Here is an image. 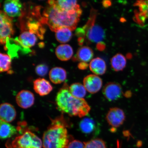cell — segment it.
<instances>
[{
  "mask_svg": "<svg viewBox=\"0 0 148 148\" xmlns=\"http://www.w3.org/2000/svg\"><path fill=\"white\" fill-rule=\"evenodd\" d=\"M82 12L80 6L73 10L66 11L49 4L44 9L41 22L47 25L53 32L63 28L72 31L76 28Z\"/></svg>",
  "mask_w": 148,
  "mask_h": 148,
  "instance_id": "obj_1",
  "label": "cell"
},
{
  "mask_svg": "<svg viewBox=\"0 0 148 148\" xmlns=\"http://www.w3.org/2000/svg\"><path fill=\"white\" fill-rule=\"evenodd\" d=\"M56 102L60 112L70 116L83 117L88 115L90 110V107L84 99H78L72 95L66 83L57 93Z\"/></svg>",
  "mask_w": 148,
  "mask_h": 148,
  "instance_id": "obj_2",
  "label": "cell"
},
{
  "mask_svg": "<svg viewBox=\"0 0 148 148\" xmlns=\"http://www.w3.org/2000/svg\"><path fill=\"white\" fill-rule=\"evenodd\" d=\"M64 118L60 116L52 120L42 137L44 148H68L70 137Z\"/></svg>",
  "mask_w": 148,
  "mask_h": 148,
  "instance_id": "obj_3",
  "label": "cell"
},
{
  "mask_svg": "<svg viewBox=\"0 0 148 148\" xmlns=\"http://www.w3.org/2000/svg\"><path fill=\"white\" fill-rule=\"evenodd\" d=\"M42 142L40 139L33 133L27 131L13 140L11 145H7L8 148H41Z\"/></svg>",
  "mask_w": 148,
  "mask_h": 148,
  "instance_id": "obj_4",
  "label": "cell"
},
{
  "mask_svg": "<svg viewBox=\"0 0 148 148\" xmlns=\"http://www.w3.org/2000/svg\"><path fill=\"white\" fill-rule=\"evenodd\" d=\"M14 33L12 20L5 13L1 11L0 13V42L1 44L6 43L7 39L10 38Z\"/></svg>",
  "mask_w": 148,
  "mask_h": 148,
  "instance_id": "obj_5",
  "label": "cell"
},
{
  "mask_svg": "<svg viewBox=\"0 0 148 148\" xmlns=\"http://www.w3.org/2000/svg\"><path fill=\"white\" fill-rule=\"evenodd\" d=\"M79 126L80 131L86 136L95 137L100 132L99 124L92 118H83L79 123Z\"/></svg>",
  "mask_w": 148,
  "mask_h": 148,
  "instance_id": "obj_6",
  "label": "cell"
},
{
  "mask_svg": "<svg viewBox=\"0 0 148 148\" xmlns=\"http://www.w3.org/2000/svg\"><path fill=\"white\" fill-rule=\"evenodd\" d=\"M125 118V114L123 110L117 107L110 108L106 116L109 125L115 128L123 125Z\"/></svg>",
  "mask_w": 148,
  "mask_h": 148,
  "instance_id": "obj_7",
  "label": "cell"
},
{
  "mask_svg": "<svg viewBox=\"0 0 148 148\" xmlns=\"http://www.w3.org/2000/svg\"><path fill=\"white\" fill-rule=\"evenodd\" d=\"M3 8L4 12L11 18L21 16L23 13V5L18 0L5 1Z\"/></svg>",
  "mask_w": 148,
  "mask_h": 148,
  "instance_id": "obj_8",
  "label": "cell"
},
{
  "mask_svg": "<svg viewBox=\"0 0 148 148\" xmlns=\"http://www.w3.org/2000/svg\"><path fill=\"white\" fill-rule=\"evenodd\" d=\"M104 97L110 101L117 100L123 94L121 86L116 82H109L105 85L103 89Z\"/></svg>",
  "mask_w": 148,
  "mask_h": 148,
  "instance_id": "obj_9",
  "label": "cell"
},
{
  "mask_svg": "<svg viewBox=\"0 0 148 148\" xmlns=\"http://www.w3.org/2000/svg\"><path fill=\"white\" fill-rule=\"evenodd\" d=\"M83 82L86 90L92 94L99 92L103 85V81L100 77L94 75L87 76L83 79Z\"/></svg>",
  "mask_w": 148,
  "mask_h": 148,
  "instance_id": "obj_10",
  "label": "cell"
},
{
  "mask_svg": "<svg viewBox=\"0 0 148 148\" xmlns=\"http://www.w3.org/2000/svg\"><path fill=\"white\" fill-rule=\"evenodd\" d=\"M105 33L104 30L97 25H92L87 31L86 38L88 42H95L99 43L104 39Z\"/></svg>",
  "mask_w": 148,
  "mask_h": 148,
  "instance_id": "obj_11",
  "label": "cell"
},
{
  "mask_svg": "<svg viewBox=\"0 0 148 148\" xmlns=\"http://www.w3.org/2000/svg\"><path fill=\"white\" fill-rule=\"evenodd\" d=\"M35 98L34 94L28 90H22L16 95V102L18 106L23 109L29 108L34 104Z\"/></svg>",
  "mask_w": 148,
  "mask_h": 148,
  "instance_id": "obj_12",
  "label": "cell"
},
{
  "mask_svg": "<svg viewBox=\"0 0 148 148\" xmlns=\"http://www.w3.org/2000/svg\"><path fill=\"white\" fill-rule=\"evenodd\" d=\"M37 40L36 35L27 31H23L18 38L15 39V41L25 49H29L34 46Z\"/></svg>",
  "mask_w": 148,
  "mask_h": 148,
  "instance_id": "obj_13",
  "label": "cell"
},
{
  "mask_svg": "<svg viewBox=\"0 0 148 148\" xmlns=\"http://www.w3.org/2000/svg\"><path fill=\"white\" fill-rule=\"evenodd\" d=\"M1 120L6 123H11L15 119L16 112L12 105L8 103H2L0 108Z\"/></svg>",
  "mask_w": 148,
  "mask_h": 148,
  "instance_id": "obj_14",
  "label": "cell"
},
{
  "mask_svg": "<svg viewBox=\"0 0 148 148\" xmlns=\"http://www.w3.org/2000/svg\"><path fill=\"white\" fill-rule=\"evenodd\" d=\"M33 88L35 91L41 96L47 95L53 89L50 83L44 78H38L34 81Z\"/></svg>",
  "mask_w": 148,
  "mask_h": 148,
  "instance_id": "obj_15",
  "label": "cell"
},
{
  "mask_svg": "<svg viewBox=\"0 0 148 148\" xmlns=\"http://www.w3.org/2000/svg\"><path fill=\"white\" fill-rule=\"evenodd\" d=\"M93 56V52L91 48L84 46L79 48L75 57H74L73 59L74 60L87 63L92 60Z\"/></svg>",
  "mask_w": 148,
  "mask_h": 148,
  "instance_id": "obj_16",
  "label": "cell"
},
{
  "mask_svg": "<svg viewBox=\"0 0 148 148\" xmlns=\"http://www.w3.org/2000/svg\"><path fill=\"white\" fill-rule=\"evenodd\" d=\"M49 77L51 82L54 84H60L64 82L66 78V71L63 68L54 67L50 71Z\"/></svg>",
  "mask_w": 148,
  "mask_h": 148,
  "instance_id": "obj_17",
  "label": "cell"
},
{
  "mask_svg": "<svg viewBox=\"0 0 148 148\" xmlns=\"http://www.w3.org/2000/svg\"><path fill=\"white\" fill-rule=\"evenodd\" d=\"M55 53L59 60L67 61L70 60L73 55V50L71 46L68 44H62L56 49Z\"/></svg>",
  "mask_w": 148,
  "mask_h": 148,
  "instance_id": "obj_18",
  "label": "cell"
},
{
  "mask_svg": "<svg viewBox=\"0 0 148 148\" xmlns=\"http://www.w3.org/2000/svg\"><path fill=\"white\" fill-rule=\"evenodd\" d=\"M48 4L52 5L61 10L70 11L73 10L77 8L79 5L77 4L76 1H48Z\"/></svg>",
  "mask_w": 148,
  "mask_h": 148,
  "instance_id": "obj_19",
  "label": "cell"
},
{
  "mask_svg": "<svg viewBox=\"0 0 148 148\" xmlns=\"http://www.w3.org/2000/svg\"><path fill=\"white\" fill-rule=\"evenodd\" d=\"M89 66L91 71L96 75H103L106 71V63L99 57L93 59L90 62Z\"/></svg>",
  "mask_w": 148,
  "mask_h": 148,
  "instance_id": "obj_20",
  "label": "cell"
},
{
  "mask_svg": "<svg viewBox=\"0 0 148 148\" xmlns=\"http://www.w3.org/2000/svg\"><path fill=\"white\" fill-rule=\"evenodd\" d=\"M17 129L14 125L1 120L0 137L1 139L10 138L16 134Z\"/></svg>",
  "mask_w": 148,
  "mask_h": 148,
  "instance_id": "obj_21",
  "label": "cell"
},
{
  "mask_svg": "<svg viewBox=\"0 0 148 148\" xmlns=\"http://www.w3.org/2000/svg\"><path fill=\"white\" fill-rule=\"evenodd\" d=\"M138 7L140 12L136 16L138 23H142L146 18H148V1H139L134 3Z\"/></svg>",
  "mask_w": 148,
  "mask_h": 148,
  "instance_id": "obj_22",
  "label": "cell"
},
{
  "mask_svg": "<svg viewBox=\"0 0 148 148\" xmlns=\"http://www.w3.org/2000/svg\"><path fill=\"white\" fill-rule=\"evenodd\" d=\"M111 64L112 69L114 71H122L126 65V59L123 55L121 53H117L111 59Z\"/></svg>",
  "mask_w": 148,
  "mask_h": 148,
  "instance_id": "obj_23",
  "label": "cell"
},
{
  "mask_svg": "<svg viewBox=\"0 0 148 148\" xmlns=\"http://www.w3.org/2000/svg\"><path fill=\"white\" fill-rule=\"evenodd\" d=\"M69 90L72 95L78 99H83L86 95V90L81 83H73L69 87Z\"/></svg>",
  "mask_w": 148,
  "mask_h": 148,
  "instance_id": "obj_24",
  "label": "cell"
},
{
  "mask_svg": "<svg viewBox=\"0 0 148 148\" xmlns=\"http://www.w3.org/2000/svg\"><path fill=\"white\" fill-rule=\"evenodd\" d=\"M55 36L58 41L65 43L69 42L72 37V31L67 28H63L55 32Z\"/></svg>",
  "mask_w": 148,
  "mask_h": 148,
  "instance_id": "obj_25",
  "label": "cell"
},
{
  "mask_svg": "<svg viewBox=\"0 0 148 148\" xmlns=\"http://www.w3.org/2000/svg\"><path fill=\"white\" fill-rule=\"evenodd\" d=\"M1 73L8 71L11 68V59L9 55L1 53Z\"/></svg>",
  "mask_w": 148,
  "mask_h": 148,
  "instance_id": "obj_26",
  "label": "cell"
},
{
  "mask_svg": "<svg viewBox=\"0 0 148 148\" xmlns=\"http://www.w3.org/2000/svg\"><path fill=\"white\" fill-rule=\"evenodd\" d=\"M84 148H107L106 144L100 138H95L84 143Z\"/></svg>",
  "mask_w": 148,
  "mask_h": 148,
  "instance_id": "obj_27",
  "label": "cell"
},
{
  "mask_svg": "<svg viewBox=\"0 0 148 148\" xmlns=\"http://www.w3.org/2000/svg\"><path fill=\"white\" fill-rule=\"evenodd\" d=\"M49 68L45 64H41L38 65L36 68V73L40 76H45L48 73Z\"/></svg>",
  "mask_w": 148,
  "mask_h": 148,
  "instance_id": "obj_28",
  "label": "cell"
},
{
  "mask_svg": "<svg viewBox=\"0 0 148 148\" xmlns=\"http://www.w3.org/2000/svg\"><path fill=\"white\" fill-rule=\"evenodd\" d=\"M84 143L77 140H75L70 142L68 148H84Z\"/></svg>",
  "mask_w": 148,
  "mask_h": 148,
  "instance_id": "obj_29",
  "label": "cell"
},
{
  "mask_svg": "<svg viewBox=\"0 0 148 148\" xmlns=\"http://www.w3.org/2000/svg\"><path fill=\"white\" fill-rule=\"evenodd\" d=\"M88 64L86 62H81L78 64V67L81 70L86 69L88 68Z\"/></svg>",
  "mask_w": 148,
  "mask_h": 148,
  "instance_id": "obj_30",
  "label": "cell"
},
{
  "mask_svg": "<svg viewBox=\"0 0 148 148\" xmlns=\"http://www.w3.org/2000/svg\"><path fill=\"white\" fill-rule=\"evenodd\" d=\"M105 46L104 43L103 42H99L97 45V49L99 51H102L104 50Z\"/></svg>",
  "mask_w": 148,
  "mask_h": 148,
  "instance_id": "obj_31",
  "label": "cell"
},
{
  "mask_svg": "<svg viewBox=\"0 0 148 148\" xmlns=\"http://www.w3.org/2000/svg\"><path fill=\"white\" fill-rule=\"evenodd\" d=\"M102 4L105 8H107L110 6L112 5V3L110 1H103Z\"/></svg>",
  "mask_w": 148,
  "mask_h": 148,
  "instance_id": "obj_32",
  "label": "cell"
}]
</instances>
